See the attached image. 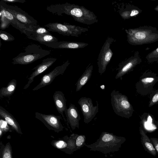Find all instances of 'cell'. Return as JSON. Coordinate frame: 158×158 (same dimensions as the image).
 <instances>
[{
  "mask_svg": "<svg viewBox=\"0 0 158 158\" xmlns=\"http://www.w3.org/2000/svg\"><path fill=\"white\" fill-rule=\"evenodd\" d=\"M7 122L3 119L0 120V129L3 132H6L9 131L10 127Z\"/></svg>",
  "mask_w": 158,
  "mask_h": 158,
  "instance_id": "cell-33",
  "label": "cell"
},
{
  "mask_svg": "<svg viewBox=\"0 0 158 158\" xmlns=\"http://www.w3.org/2000/svg\"><path fill=\"white\" fill-rule=\"evenodd\" d=\"M155 124L156 127V129L158 130V120L156 121Z\"/></svg>",
  "mask_w": 158,
  "mask_h": 158,
  "instance_id": "cell-37",
  "label": "cell"
},
{
  "mask_svg": "<svg viewBox=\"0 0 158 158\" xmlns=\"http://www.w3.org/2000/svg\"><path fill=\"white\" fill-rule=\"evenodd\" d=\"M5 2L15 3L20 2L23 3L26 2L25 0H2Z\"/></svg>",
  "mask_w": 158,
  "mask_h": 158,
  "instance_id": "cell-36",
  "label": "cell"
},
{
  "mask_svg": "<svg viewBox=\"0 0 158 158\" xmlns=\"http://www.w3.org/2000/svg\"><path fill=\"white\" fill-rule=\"evenodd\" d=\"M53 98L57 110L65 120L63 113L64 112L65 114H66L67 109L66 104V100L64 95L60 91H56L53 95Z\"/></svg>",
  "mask_w": 158,
  "mask_h": 158,
  "instance_id": "cell-18",
  "label": "cell"
},
{
  "mask_svg": "<svg viewBox=\"0 0 158 158\" xmlns=\"http://www.w3.org/2000/svg\"><path fill=\"white\" fill-rule=\"evenodd\" d=\"M56 146L58 148H63L67 146V144L65 141L60 140L57 141L55 144Z\"/></svg>",
  "mask_w": 158,
  "mask_h": 158,
  "instance_id": "cell-34",
  "label": "cell"
},
{
  "mask_svg": "<svg viewBox=\"0 0 158 158\" xmlns=\"http://www.w3.org/2000/svg\"><path fill=\"white\" fill-rule=\"evenodd\" d=\"M2 130L0 129V135L1 136L2 134Z\"/></svg>",
  "mask_w": 158,
  "mask_h": 158,
  "instance_id": "cell-39",
  "label": "cell"
},
{
  "mask_svg": "<svg viewBox=\"0 0 158 158\" xmlns=\"http://www.w3.org/2000/svg\"><path fill=\"white\" fill-rule=\"evenodd\" d=\"M154 10H155L156 11H157L158 12V5L157 6H156L155 8H154Z\"/></svg>",
  "mask_w": 158,
  "mask_h": 158,
  "instance_id": "cell-38",
  "label": "cell"
},
{
  "mask_svg": "<svg viewBox=\"0 0 158 158\" xmlns=\"http://www.w3.org/2000/svg\"><path fill=\"white\" fill-rule=\"evenodd\" d=\"M142 61L139 52L138 51L135 52L134 55L119 64L118 70L115 79L120 78L121 80H122L123 76L132 71L133 68L137 65L140 64Z\"/></svg>",
  "mask_w": 158,
  "mask_h": 158,
  "instance_id": "cell-12",
  "label": "cell"
},
{
  "mask_svg": "<svg viewBox=\"0 0 158 158\" xmlns=\"http://www.w3.org/2000/svg\"><path fill=\"white\" fill-rule=\"evenodd\" d=\"M140 124L144 129L148 126H150L151 125L156 127V121L155 120L153 116L149 113H144L140 117Z\"/></svg>",
  "mask_w": 158,
  "mask_h": 158,
  "instance_id": "cell-25",
  "label": "cell"
},
{
  "mask_svg": "<svg viewBox=\"0 0 158 158\" xmlns=\"http://www.w3.org/2000/svg\"><path fill=\"white\" fill-rule=\"evenodd\" d=\"M125 138L117 136L112 133L103 131L94 143L85 146L93 151H98L105 154L118 151L126 141Z\"/></svg>",
  "mask_w": 158,
  "mask_h": 158,
  "instance_id": "cell-2",
  "label": "cell"
},
{
  "mask_svg": "<svg viewBox=\"0 0 158 158\" xmlns=\"http://www.w3.org/2000/svg\"><path fill=\"white\" fill-rule=\"evenodd\" d=\"M119 10V14L124 20L136 16L141 13L142 10L139 7L133 5L128 4Z\"/></svg>",
  "mask_w": 158,
  "mask_h": 158,
  "instance_id": "cell-21",
  "label": "cell"
},
{
  "mask_svg": "<svg viewBox=\"0 0 158 158\" xmlns=\"http://www.w3.org/2000/svg\"><path fill=\"white\" fill-rule=\"evenodd\" d=\"M158 81L156 74L151 70H146L135 84L136 91L142 95H147L152 91L154 86Z\"/></svg>",
  "mask_w": 158,
  "mask_h": 158,
  "instance_id": "cell-7",
  "label": "cell"
},
{
  "mask_svg": "<svg viewBox=\"0 0 158 158\" xmlns=\"http://www.w3.org/2000/svg\"><path fill=\"white\" fill-rule=\"evenodd\" d=\"M114 41L113 38L108 37L102 47L98 56L97 64L99 73L101 75L105 71L106 68L110 62L113 53L110 46Z\"/></svg>",
  "mask_w": 158,
  "mask_h": 158,
  "instance_id": "cell-9",
  "label": "cell"
},
{
  "mask_svg": "<svg viewBox=\"0 0 158 158\" xmlns=\"http://www.w3.org/2000/svg\"><path fill=\"white\" fill-rule=\"evenodd\" d=\"M85 139L86 137L85 135L77 134L76 140L77 150L85 146Z\"/></svg>",
  "mask_w": 158,
  "mask_h": 158,
  "instance_id": "cell-28",
  "label": "cell"
},
{
  "mask_svg": "<svg viewBox=\"0 0 158 158\" xmlns=\"http://www.w3.org/2000/svg\"><path fill=\"white\" fill-rule=\"evenodd\" d=\"M0 6L10 12L20 23L24 25L27 28L31 26L38 25L36 20L17 6L8 5L2 0L0 2Z\"/></svg>",
  "mask_w": 158,
  "mask_h": 158,
  "instance_id": "cell-8",
  "label": "cell"
},
{
  "mask_svg": "<svg viewBox=\"0 0 158 158\" xmlns=\"http://www.w3.org/2000/svg\"><path fill=\"white\" fill-rule=\"evenodd\" d=\"M47 10L53 14L61 15L63 14L72 16L75 21L90 25L98 22L97 16L93 12L83 6L66 2L51 5Z\"/></svg>",
  "mask_w": 158,
  "mask_h": 158,
  "instance_id": "cell-1",
  "label": "cell"
},
{
  "mask_svg": "<svg viewBox=\"0 0 158 158\" xmlns=\"http://www.w3.org/2000/svg\"><path fill=\"white\" fill-rule=\"evenodd\" d=\"M0 17L1 29H4L8 27L9 24H10V22L4 16L3 13L1 11H0Z\"/></svg>",
  "mask_w": 158,
  "mask_h": 158,
  "instance_id": "cell-30",
  "label": "cell"
},
{
  "mask_svg": "<svg viewBox=\"0 0 158 158\" xmlns=\"http://www.w3.org/2000/svg\"><path fill=\"white\" fill-rule=\"evenodd\" d=\"M127 41L133 45H141L158 40V30L155 27L144 26L126 29Z\"/></svg>",
  "mask_w": 158,
  "mask_h": 158,
  "instance_id": "cell-3",
  "label": "cell"
},
{
  "mask_svg": "<svg viewBox=\"0 0 158 158\" xmlns=\"http://www.w3.org/2000/svg\"><path fill=\"white\" fill-rule=\"evenodd\" d=\"M93 69V65H91L89 66L86 69L78 80L75 84L76 92L80 91L90 79L92 75Z\"/></svg>",
  "mask_w": 158,
  "mask_h": 158,
  "instance_id": "cell-23",
  "label": "cell"
},
{
  "mask_svg": "<svg viewBox=\"0 0 158 158\" xmlns=\"http://www.w3.org/2000/svg\"><path fill=\"white\" fill-rule=\"evenodd\" d=\"M44 26L49 31L57 32L59 34L67 36L78 37L83 33L88 31L86 28L81 27L66 23L61 24L57 22L49 23Z\"/></svg>",
  "mask_w": 158,
  "mask_h": 158,
  "instance_id": "cell-6",
  "label": "cell"
},
{
  "mask_svg": "<svg viewBox=\"0 0 158 158\" xmlns=\"http://www.w3.org/2000/svg\"><path fill=\"white\" fill-rule=\"evenodd\" d=\"M57 60L55 58L49 57L42 60V62L32 69L34 70L30 76L27 78L28 80L27 84L23 88L24 89H27L33 81L34 78L37 76L43 73L51 66Z\"/></svg>",
  "mask_w": 158,
  "mask_h": 158,
  "instance_id": "cell-14",
  "label": "cell"
},
{
  "mask_svg": "<svg viewBox=\"0 0 158 158\" xmlns=\"http://www.w3.org/2000/svg\"><path fill=\"white\" fill-rule=\"evenodd\" d=\"M65 115L66 120L72 129L73 130L76 127L79 129V122L81 119V117L77 108L74 105L71 103L70 104Z\"/></svg>",
  "mask_w": 158,
  "mask_h": 158,
  "instance_id": "cell-16",
  "label": "cell"
},
{
  "mask_svg": "<svg viewBox=\"0 0 158 158\" xmlns=\"http://www.w3.org/2000/svg\"><path fill=\"white\" fill-rule=\"evenodd\" d=\"M27 29L37 34L52 35L49 31L45 28L40 26L38 25L37 26H31L29 28H27Z\"/></svg>",
  "mask_w": 158,
  "mask_h": 158,
  "instance_id": "cell-26",
  "label": "cell"
},
{
  "mask_svg": "<svg viewBox=\"0 0 158 158\" xmlns=\"http://www.w3.org/2000/svg\"><path fill=\"white\" fill-rule=\"evenodd\" d=\"M146 58L149 63L158 62V47L149 53Z\"/></svg>",
  "mask_w": 158,
  "mask_h": 158,
  "instance_id": "cell-27",
  "label": "cell"
},
{
  "mask_svg": "<svg viewBox=\"0 0 158 158\" xmlns=\"http://www.w3.org/2000/svg\"><path fill=\"white\" fill-rule=\"evenodd\" d=\"M50 51L42 48L40 45L30 44L26 47L24 51L12 59L13 64H28L50 54Z\"/></svg>",
  "mask_w": 158,
  "mask_h": 158,
  "instance_id": "cell-4",
  "label": "cell"
},
{
  "mask_svg": "<svg viewBox=\"0 0 158 158\" xmlns=\"http://www.w3.org/2000/svg\"><path fill=\"white\" fill-rule=\"evenodd\" d=\"M94 106L92 101L89 98H81L78 101L80 106L82 113L84 116V122L86 123L90 122L98 112V104Z\"/></svg>",
  "mask_w": 158,
  "mask_h": 158,
  "instance_id": "cell-10",
  "label": "cell"
},
{
  "mask_svg": "<svg viewBox=\"0 0 158 158\" xmlns=\"http://www.w3.org/2000/svg\"><path fill=\"white\" fill-rule=\"evenodd\" d=\"M1 38L5 41H11L15 40L14 37L8 33L1 30L0 31Z\"/></svg>",
  "mask_w": 158,
  "mask_h": 158,
  "instance_id": "cell-29",
  "label": "cell"
},
{
  "mask_svg": "<svg viewBox=\"0 0 158 158\" xmlns=\"http://www.w3.org/2000/svg\"><path fill=\"white\" fill-rule=\"evenodd\" d=\"M2 158H12L10 146L7 145L4 149L2 153Z\"/></svg>",
  "mask_w": 158,
  "mask_h": 158,
  "instance_id": "cell-32",
  "label": "cell"
},
{
  "mask_svg": "<svg viewBox=\"0 0 158 158\" xmlns=\"http://www.w3.org/2000/svg\"><path fill=\"white\" fill-rule=\"evenodd\" d=\"M17 85L16 80L13 79L9 82L6 87H2L0 89V98L12 95L16 89Z\"/></svg>",
  "mask_w": 158,
  "mask_h": 158,
  "instance_id": "cell-24",
  "label": "cell"
},
{
  "mask_svg": "<svg viewBox=\"0 0 158 158\" xmlns=\"http://www.w3.org/2000/svg\"><path fill=\"white\" fill-rule=\"evenodd\" d=\"M110 96L113 109L117 115L127 118L132 116L134 110L126 95L114 89Z\"/></svg>",
  "mask_w": 158,
  "mask_h": 158,
  "instance_id": "cell-5",
  "label": "cell"
},
{
  "mask_svg": "<svg viewBox=\"0 0 158 158\" xmlns=\"http://www.w3.org/2000/svg\"><path fill=\"white\" fill-rule=\"evenodd\" d=\"M35 117L41 121L50 129L59 131L63 128L60 121L61 118L60 115L53 114H46L36 112Z\"/></svg>",
  "mask_w": 158,
  "mask_h": 158,
  "instance_id": "cell-13",
  "label": "cell"
},
{
  "mask_svg": "<svg viewBox=\"0 0 158 158\" xmlns=\"http://www.w3.org/2000/svg\"><path fill=\"white\" fill-rule=\"evenodd\" d=\"M70 63L69 60H67L62 65L56 67L51 72L44 75L39 83L32 90H38L51 84L56 77L64 74Z\"/></svg>",
  "mask_w": 158,
  "mask_h": 158,
  "instance_id": "cell-11",
  "label": "cell"
},
{
  "mask_svg": "<svg viewBox=\"0 0 158 158\" xmlns=\"http://www.w3.org/2000/svg\"><path fill=\"white\" fill-rule=\"evenodd\" d=\"M43 44L53 48L73 49L83 48L88 45V44L84 42L67 41L52 42L44 43Z\"/></svg>",
  "mask_w": 158,
  "mask_h": 158,
  "instance_id": "cell-15",
  "label": "cell"
},
{
  "mask_svg": "<svg viewBox=\"0 0 158 158\" xmlns=\"http://www.w3.org/2000/svg\"><path fill=\"white\" fill-rule=\"evenodd\" d=\"M150 139L158 155V138L151 137Z\"/></svg>",
  "mask_w": 158,
  "mask_h": 158,
  "instance_id": "cell-35",
  "label": "cell"
},
{
  "mask_svg": "<svg viewBox=\"0 0 158 158\" xmlns=\"http://www.w3.org/2000/svg\"><path fill=\"white\" fill-rule=\"evenodd\" d=\"M0 6V10L3 13L4 16L10 22V24L23 33L27 28L25 25L20 23L13 15L6 9Z\"/></svg>",
  "mask_w": 158,
  "mask_h": 158,
  "instance_id": "cell-22",
  "label": "cell"
},
{
  "mask_svg": "<svg viewBox=\"0 0 158 158\" xmlns=\"http://www.w3.org/2000/svg\"><path fill=\"white\" fill-rule=\"evenodd\" d=\"M152 95H153L152 97H150V100L148 105L149 107L158 103V89L153 92Z\"/></svg>",
  "mask_w": 158,
  "mask_h": 158,
  "instance_id": "cell-31",
  "label": "cell"
},
{
  "mask_svg": "<svg viewBox=\"0 0 158 158\" xmlns=\"http://www.w3.org/2000/svg\"><path fill=\"white\" fill-rule=\"evenodd\" d=\"M0 117L17 132H21L19 124L13 115L1 106H0Z\"/></svg>",
  "mask_w": 158,
  "mask_h": 158,
  "instance_id": "cell-20",
  "label": "cell"
},
{
  "mask_svg": "<svg viewBox=\"0 0 158 158\" xmlns=\"http://www.w3.org/2000/svg\"><path fill=\"white\" fill-rule=\"evenodd\" d=\"M139 131L141 136V142L145 150L152 156H156L157 154L156 151L150 139L147 135L141 124L139 127Z\"/></svg>",
  "mask_w": 158,
  "mask_h": 158,
  "instance_id": "cell-19",
  "label": "cell"
},
{
  "mask_svg": "<svg viewBox=\"0 0 158 158\" xmlns=\"http://www.w3.org/2000/svg\"><path fill=\"white\" fill-rule=\"evenodd\" d=\"M23 33L29 39L39 42L41 44L58 41V39L52 35L47 34H39L27 30H24Z\"/></svg>",
  "mask_w": 158,
  "mask_h": 158,
  "instance_id": "cell-17",
  "label": "cell"
}]
</instances>
